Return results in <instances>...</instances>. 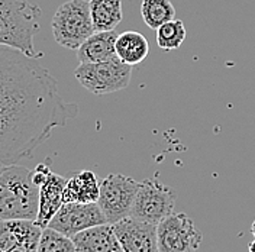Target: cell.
<instances>
[{
	"label": "cell",
	"instance_id": "obj_12",
	"mask_svg": "<svg viewBox=\"0 0 255 252\" xmlns=\"http://www.w3.org/2000/svg\"><path fill=\"white\" fill-rule=\"evenodd\" d=\"M71 239L74 242L76 252H124L111 223L97 225L81 231Z\"/></svg>",
	"mask_w": 255,
	"mask_h": 252
},
{
	"label": "cell",
	"instance_id": "obj_6",
	"mask_svg": "<svg viewBox=\"0 0 255 252\" xmlns=\"http://www.w3.org/2000/svg\"><path fill=\"white\" fill-rule=\"evenodd\" d=\"M139 186V181L124 174H109L103 178L97 205L100 206L108 223L113 225L130 215Z\"/></svg>",
	"mask_w": 255,
	"mask_h": 252
},
{
	"label": "cell",
	"instance_id": "obj_14",
	"mask_svg": "<svg viewBox=\"0 0 255 252\" xmlns=\"http://www.w3.org/2000/svg\"><path fill=\"white\" fill-rule=\"evenodd\" d=\"M67 180L52 173L47 177V180L39 186V210L36 223L44 229L47 228L49 221L64 205V189Z\"/></svg>",
	"mask_w": 255,
	"mask_h": 252
},
{
	"label": "cell",
	"instance_id": "obj_9",
	"mask_svg": "<svg viewBox=\"0 0 255 252\" xmlns=\"http://www.w3.org/2000/svg\"><path fill=\"white\" fill-rule=\"evenodd\" d=\"M108 223L100 206L96 203H64L48 223L65 237L73 238L81 231Z\"/></svg>",
	"mask_w": 255,
	"mask_h": 252
},
{
	"label": "cell",
	"instance_id": "obj_18",
	"mask_svg": "<svg viewBox=\"0 0 255 252\" xmlns=\"http://www.w3.org/2000/svg\"><path fill=\"white\" fill-rule=\"evenodd\" d=\"M141 16L149 29L157 31L165 22L175 19V9L170 0H142Z\"/></svg>",
	"mask_w": 255,
	"mask_h": 252
},
{
	"label": "cell",
	"instance_id": "obj_1",
	"mask_svg": "<svg viewBox=\"0 0 255 252\" xmlns=\"http://www.w3.org/2000/svg\"><path fill=\"white\" fill-rule=\"evenodd\" d=\"M77 115L79 105L64 100L38 58L0 45V165L31 158L54 129Z\"/></svg>",
	"mask_w": 255,
	"mask_h": 252
},
{
	"label": "cell",
	"instance_id": "obj_8",
	"mask_svg": "<svg viewBox=\"0 0 255 252\" xmlns=\"http://www.w3.org/2000/svg\"><path fill=\"white\" fill-rule=\"evenodd\" d=\"M158 252H196L202 245V234L186 213H173L158 223Z\"/></svg>",
	"mask_w": 255,
	"mask_h": 252
},
{
	"label": "cell",
	"instance_id": "obj_21",
	"mask_svg": "<svg viewBox=\"0 0 255 252\" xmlns=\"http://www.w3.org/2000/svg\"><path fill=\"white\" fill-rule=\"evenodd\" d=\"M248 250H250V252H255V241H253V242L250 244Z\"/></svg>",
	"mask_w": 255,
	"mask_h": 252
},
{
	"label": "cell",
	"instance_id": "obj_10",
	"mask_svg": "<svg viewBox=\"0 0 255 252\" xmlns=\"http://www.w3.org/2000/svg\"><path fill=\"white\" fill-rule=\"evenodd\" d=\"M158 225L128 216L113 223L124 252H158Z\"/></svg>",
	"mask_w": 255,
	"mask_h": 252
},
{
	"label": "cell",
	"instance_id": "obj_20",
	"mask_svg": "<svg viewBox=\"0 0 255 252\" xmlns=\"http://www.w3.org/2000/svg\"><path fill=\"white\" fill-rule=\"evenodd\" d=\"M36 252H76L73 239L52 228H44Z\"/></svg>",
	"mask_w": 255,
	"mask_h": 252
},
{
	"label": "cell",
	"instance_id": "obj_22",
	"mask_svg": "<svg viewBox=\"0 0 255 252\" xmlns=\"http://www.w3.org/2000/svg\"><path fill=\"white\" fill-rule=\"evenodd\" d=\"M251 231H253V235L255 237V221H254V223H253V228H251Z\"/></svg>",
	"mask_w": 255,
	"mask_h": 252
},
{
	"label": "cell",
	"instance_id": "obj_15",
	"mask_svg": "<svg viewBox=\"0 0 255 252\" xmlns=\"http://www.w3.org/2000/svg\"><path fill=\"white\" fill-rule=\"evenodd\" d=\"M100 194V181L93 171L83 170L67 180L64 203H96Z\"/></svg>",
	"mask_w": 255,
	"mask_h": 252
},
{
	"label": "cell",
	"instance_id": "obj_16",
	"mask_svg": "<svg viewBox=\"0 0 255 252\" xmlns=\"http://www.w3.org/2000/svg\"><path fill=\"white\" fill-rule=\"evenodd\" d=\"M116 54L122 63L128 65H138L149 54V44L142 33L136 31H127L118 35Z\"/></svg>",
	"mask_w": 255,
	"mask_h": 252
},
{
	"label": "cell",
	"instance_id": "obj_4",
	"mask_svg": "<svg viewBox=\"0 0 255 252\" xmlns=\"http://www.w3.org/2000/svg\"><path fill=\"white\" fill-rule=\"evenodd\" d=\"M52 35L61 47L77 48L96 32L87 0H68L63 3L51 20Z\"/></svg>",
	"mask_w": 255,
	"mask_h": 252
},
{
	"label": "cell",
	"instance_id": "obj_3",
	"mask_svg": "<svg viewBox=\"0 0 255 252\" xmlns=\"http://www.w3.org/2000/svg\"><path fill=\"white\" fill-rule=\"evenodd\" d=\"M42 10L29 0H0V45L15 48L32 58H42L33 45L41 29Z\"/></svg>",
	"mask_w": 255,
	"mask_h": 252
},
{
	"label": "cell",
	"instance_id": "obj_17",
	"mask_svg": "<svg viewBox=\"0 0 255 252\" xmlns=\"http://www.w3.org/2000/svg\"><path fill=\"white\" fill-rule=\"evenodd\" d=\"M89 6L97 32L115 31L124 17L122 0H89Z\"/></svg>",
	"mask_w": 255,
	"mask_h": 252
},
{
	"label": "cell",
	"instance_id": "obj_7",
	"mask_svg": "<svg viewBox=\"0 0 255 252\" xmlns=\"http://www.w3.org/2000/svg\"><path fill=\"white\" fill-rule=\"evenodd\" d=\"M174 206V190L162 184L157 178H145L141 181L129 216L158 225L173 215Z\"/></svg>",
	"mask_w": 255,
	"mask_h": 252
},
{
	"label": "cell",
	"instance_id": "obj_11",
	"mask_svg": "<svg viewBox=\"0 0 255 252\" xmlns=\"http://www.w3.org/2000/svg\"><path fill=\"white\" fill-rule=\"evenodd\" d=\"M41 234L33 221H0V252H36Z\"/></svg>",
	"mask_w": 255,
	"mask_h": 252
},
{
	"label": "cell",
	"instance_id": "obj_13",
	"mask_svg": "<svg viewBox=\"0 0 255 252\" xmlns=\"http://www.w3.org/2000/svg\"><path fill=\"white\" fill-rule=\"evenodd\" d=\"M116 39L118 33L115 31H96L76 49L79 61L87 64L119 60L116 54Z\"/></svg>",
	"mask_w": 255,
	"mask_h": 252
},
{
	"label": "cell",
	"instance_id": "obj_23",
	"mask_svg": "<svg viewBox=\"0 0 255 252\" xmlns=\"http://www.w3.org/2000/svg\"><path fill=\"white\" fill-rule=\"evenodd\" d=\"M1 167H4V165H0V168H1Z\"/></svg>",
	"mask_w": 255,
	"mask_h": 252
},
{
	"label": "cell",
	"instance_id": "obj_19",
	"mask_svg": "<svg viewBox=\"0 0 255 252\" xmlns=\"http://www.w3.org/2000/svg\"><path fill=\"white\" fill-rule=\"evenodd\" d=\"M186 28L183 20L173 19L170 22H165L157 29V44L164 51H175L183 45L186 39Z\"/></svg>",
	"mask_w": 255,
	"mask_h": 252
},
{
	"label": "cell",
	"instance_id": "obj_5",
	"mask_svg": "<svg viewBox=\"0 0 255 252\" xmlns=\"http://www.w3.org/2000/svg\"><path fill=\"white\" fill-rule=\"evenodd\" d=\"M133 67L121 60L105 63H80L74 70L79 83L90 93L105 96L127 89L130 83Z\"/></svg>",
	"mask_w": 255,
	"mask_h": 252
},
{
	"label": "cell",
	"instance_id": "obj_2",
	"mask_svg": "<svg viewBox=\"0 0 255 252\" xmlns=\"http://www.w3.org/2000/svg\"><path fill=\"white\" fill-rule=\"evenodd\" d=\"M39 187L32 170L12 164L0 168V221L36 222Z\"/></svg>",
	"mask_w": 255,
	"mask_h": 252
}]
</instances>
